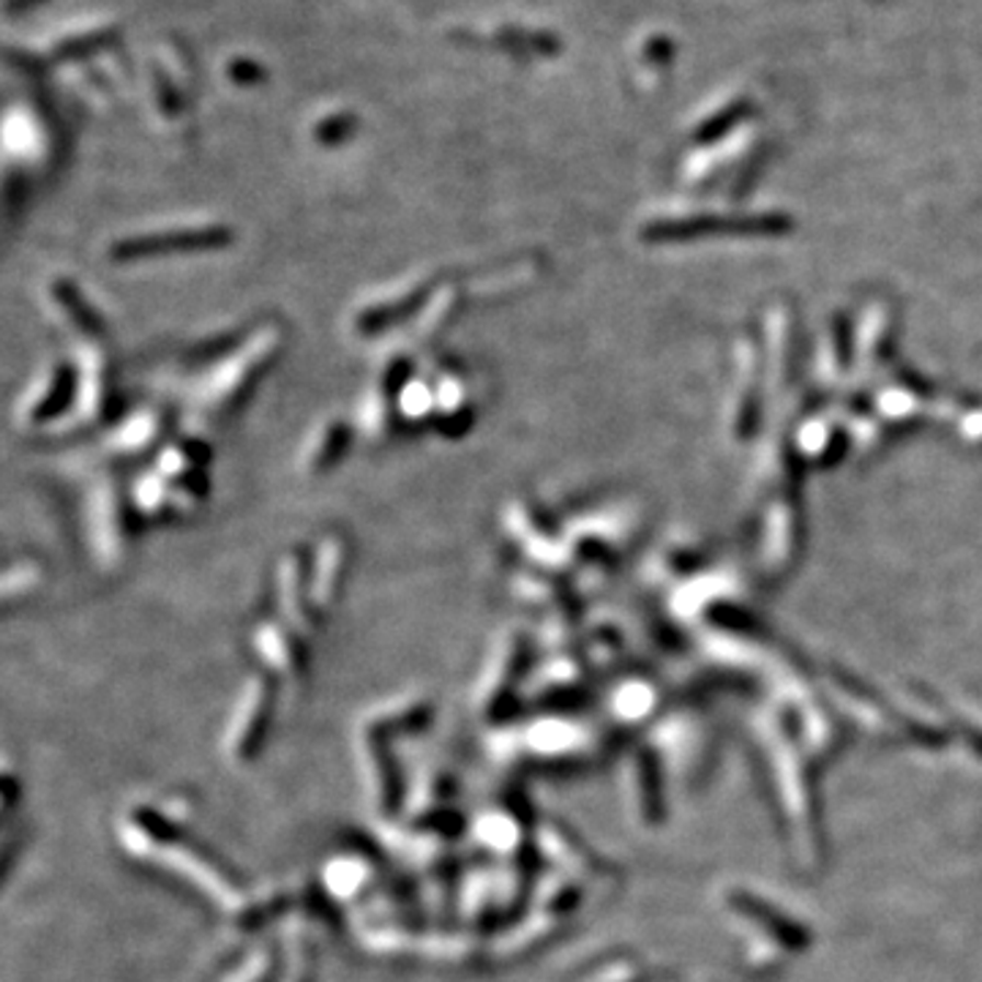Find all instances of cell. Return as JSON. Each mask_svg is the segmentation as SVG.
Masks as SVG:
<instances>
[{
  "label": "cell",
  "instance_id": "cell-1",
  "mask_svg": "<svg viewBox=\"0 0 982 982\" xmlns=\"http://www.w3.org/2000/svg\"><path fill=\"white\" fill-rule=\"evenodd\" d=\"M278 347H282V331L278 328H265L256 336H251L238 353L221 361L203 385L194 393V410L203 412L205 418H219L225 412H232L246 396L254 390L262 374L276 361Z\"/></svg>",
  "mask_w": 982,
  "mask_h": 982
},
{
  "label": "cell",
  "instance_id": "cell-2",
  "mask_svg": "<svg viewBox=\"0 0 982 982\" xmlns=\"http://www.w3.org/2000/svg\"><path fill=\"white\" fill-rule=\"evenodd\" d=\"M230 243V232L221 225H197V227H172V230H150L142 236L123 238L113 246L115 260H145L153 254H172V251H203L221 249Z\"/></svg>",
  "mask_w": 982,
  "mask_h": 982
},
{
  "label": "cell",
  "instance_id": "cell-3",
  "mask_svg": "<svg viewBox=\"0 0 982 982\" xmlns=\"http://www.w3.org/2000/svg\"><path fill=\"white\" fill-rule=\"evenodd\" d=\"M77 404V366L53 364L31 385L20 401V421L38 429L75 410Z\"/></svg>",
  "mask_w": 982,
  "mask_h": 982
},
{
  "label": "cell",
  "instance_id": "cell-4",
  "mask_svg": "<svg viewBox=\"0 0 982 982\" xmlns=\"http://www.w3.org/2000/svg\"><path fill=\"white\" fill-rule=\"evenodd\" d=\"M77 415L82 421H96L110 410L113 399V368L110 361L99 353L96 342H85L77 361Z\"/></svg>",
  "mask_w": 982,
  "mask_h": 982
},
{
  "label": "cell",
  "instance_id": "cell-5",
  "mask_svg": "<svg viewBox=\"0 0 982 982\" xmlns=\"http://www.w3.org/2000/svg\"><path fill=\"white\" fill-rule=\"evenodd\" d=\"M426 284L429 278L415 276L410 278V282H401V287H396L393 293H379L377 298L368 300L364 309L355 315L353 326L358 328L361 333H366V336L382 331V328H388L390 322L401 320V317H407L410 311L421 309V304H426L429 300Z\"/></svg>",
  "mask_w": 982,
  "mask_h": 982
},
{
  "label": "cell",
  "instance_id": "cell-6",
  "mask_svg": "<svg viewBox=\"0 0 982 982\" xmlns=\"http://www.w3.org/2000/svg\"><path fill=\"white\" fill-rule=\"evenodd\" d=\"M93 524L99 555L110 562L123 557L128 540V513L115 487H99L93 494Z\"/></svg>",
  "mask_w": 982,
  "mask_h": 982
},
{
  "label": "cell",
  "instance_id": "cell-7",
  "mask_svg": "<svg viewBox=\"0 0 982 982\" xmlns=\"http://www.w3.org/2000/svg\"><path fill=\"white\" fill-rule=\"evenodd\" d=\"M47 304L53 315L58 317L69 331H75L82 342H99L104 333L102 317L91 309L77 284L71 278H53L47 284Z\"/></svg>",
  "mask_w": 982,
  "mask_h": 982
},
{
  "label": "cell",
  "instance_id": "cell-8",
  "mask_svg": "<svg viewBox=\"0 0 982 982\" xmlns=\"http://www.w3.org/2000/svg\"><path fill=\"white\" fill-rule=\"evenodd\" d=\"M347 571V544L339 535H328L311 562V593L317 601H331Z\"/></svg>",
  "mask_w": 982,
  "mask_h": 982
},
{
  "label": "cell",
  "instance_id": "cell-9",
  "mask_svg": "<svg viewBox=\"0 0 982 982\" xmlns=\"http://www.w3.org/2000/svg\"><path fill=\"white\" fill-rule=\"evenodd\" d=\"M161 434H164V418H161V412L142 410L134 418H128L126 423H121V429L110 439V450L118 456H142L150 448H156Z\"/></svg>",
  "mask_w": 982,
  "mask_h": 982
},
{
  "label": "cell",
  "instance_id": "cell-10",
  "mask_svg": "<svg viewBox=\"0 0 982 982\" xmlns=\"http://www.w3.org/2000/svg\"><path fill=\"white\" fill-rule=\"evenodd\" d=\"M350 445V429L342 421H328L309 437L304 450V467L311 476L328 472L344 456Z\"/></svg>",
  "mask_w": 982,
  "mask_h": 982
}]
</instances>
